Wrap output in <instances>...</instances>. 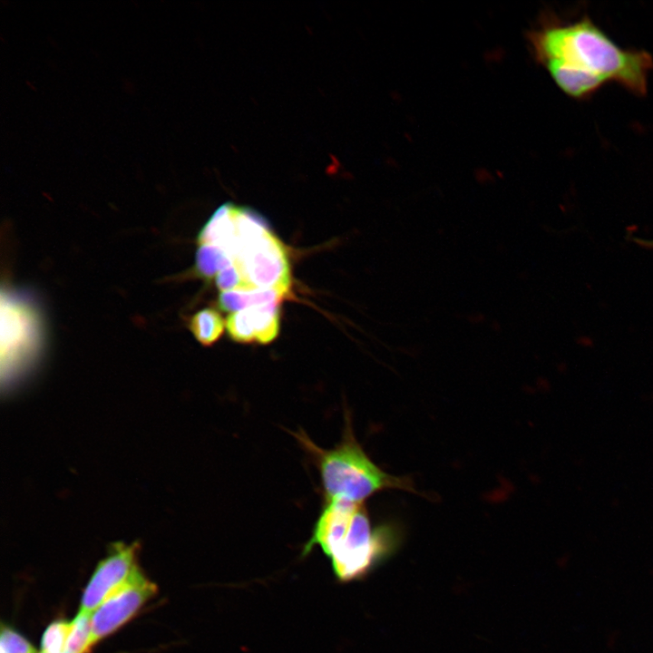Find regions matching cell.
Wrapping results in <instances>:
<instances>
[{"instance_id":"1","label":"cell","mask_w":653,"mask_h":653,"mask_svg":"<svg viewBox=\"0 0 653 653\" xmlns=\"http://www.w3.org/2000/svg\"><path fill=\"white\" fill-rule=\"evenodd\" d=\"M530 42L537 60L570 96L586 97L607 82L636 95L647 93L652 56L620 48L587 16L543 25L531 34Z\"/></svg>"},{"instance_id":"2","label":"cell","mask_w":653,"mask_h":653,"mask_svg":"<svg viewBox=\"0 0 653 653\" xmlns=\"http://www.w3.org/2000/svg\"><path fill=\"white\" fill-rule=\"evenodd\" d=\"M399 533L391 525L372 528L363 502L326 501L302 556L319 546L342 582L360 580L395 551Z\"/></svg>"},{"instance_id":"3","label":"cell","mask_w":653,"mask_h":653,"mask_svg":"<svg viewBox=\"0 0 653 653\" xmlns=\"http://www.w3.org/2000/svg\"><path fill=\"white\" fill-rule=\"evenodd\" d=\"M293 434L318 468L326 501L363 502L385 489L417 492L410 479L388 474L371 461L357 443L349 417L341 442L332 449L317 446L302 430Z\"/></svg>"},{"instance_id":"4","label":"cell","mask_w":653,"mask_h":653,"mask_svg":"<svg viewBox=\"0 0 653 653\" xmlns=\"http://www.w3.org/2000/svg\"><path fill=\"white\" fill-rule=\"evenodd\" d=\"M229 257L240 273L245 290L271 288L289 294V259L283 243L270 230L237 242Z\"/></svg>"},{"instance_id":"5","label":"cell","mask_w":653,"mask_h":653,"mask_svg":"<svg viewBox=\"0 0 653 653\" xmlns=\"http://www.w3.org/2000/svg\"><path fill=\"white\" fill-rule=\"evenodd\" d=\"M139 543L112 544L106 558L99 562L81 600V610L93 613L107 598L127 583L140 570L137 565Z\"/></svg>"},{"instance_id":"6","label":"cell","mask_w":653,"mask_h":653,"mask_svg":"<svg viewBox=\"0 0 653 653\" xmlns=\"http://www.w3.org/2000/svg\"><path fill=\"white\" fill-rule=\"evenodd\" d=\"M154 583L139 570L92 613V640L110 635L127 622L156 592Z\"/></svg>"},{"instance_id":"7","label":"cell","mask_w":653,"mask_h":653,"mask_svg":"<svg viewBox=\"0 0 653 653\" xmlns=\"http://www.w3.org/2000/svg\"><path fill=\"white\" fill-rule=\"evenodd\" d=\"M25 307L6 300L2 303V364L11 371L20 355L25 351L31 332V314Z\"/></svg>"},{"instance_id":"8","label":"cell","mask_w":653,"mask_h":653,"mask_svg":"<svg viewBox=\"0 0 653 653\" xmlns=\"http://www.w3.org/2000/svg\"><path fill=\"white\" fill-rule=\"evenodd\" d=\"M288 294L278 289H238L220 292L218 299L221 310L234 313L249 307L280 303Z\"/></svg>"},{"instance_id":"9","label":"cell","mask_w":653,"mask_h":653,"mask_svg":"<svg viewBox=\"0 0 653 653\" xmlns=\"http://www.w3.org/2000/svg\"><path fill=\"white\" fill-rule=\"evenodd\" d=\"M278 306L279 303H271L246 308L256 342L268 344L277 337L279 330Z\"/></svg>"},{"instance_id":"10","label":"cell","mask_w":653,"mask_h":653,"mask_svg":"<svg viewBox=\"0 0 653 653\" xmlns=\"http://www.w3.org/2000/svg\"><path fill=\"white\" fill-rule=\"evenodd\" d=\"M225 327L226 323L221 315L210 307L196 312L189 321L190 330L205 346L213 345L221 336Z\"/></svg>"},{"instance_id":"11","label":"cell","mask_w":653,"mask_h":653,"mask_svg":"<svg viewBox=\"0 0 653 653\" xmlns=\"http://www.w3.org/2000/svg\"><path fill=\"white\" fill-rule=\"evenodd\" d=\"M231 265H233L232 259L220 248L209 244L199 245L195 269L201 278L205 279L215 278L219 271Z\"/></svg>"},{"instance_id":"12","label":"cell","mask_w":653,"mask_h":653,"mask_svg":"<svg viewBox=\"0 0 653 653\" xmlns=\"http://www.w3.org/2000/svg\"><path fill=\"white\" fill-rule=\"evenodd\" d=\"M93 645L92 614L80 610L71 622L64 653H86Z\"/></svg>"},{"instance_id":"13","label":"cell","mask_w":653,"mask_h":653,"mask_svg":"<svg viewBox=\"0 0 653 653\" xmlns=\"http://www.w3.org/2000/svg\"><path fill=\"white\" fill-rule=\"evenodd\" d=\"M71 623L63 620L53 622L42 638V653H64Z\"/></svg>"},{"instance_id":"14","label":"cell","mask_w":653,"mask_h":653,"mask_svg":"<svg viewBox=\"0 0 653 653\" xmlns=\"http://www.w3.org/2000/svg\"><path fill=\"white\" fill-rule=\"evenodd\" d=\"M226 329L229 337L236 342H256L246 309L231 313L227 318Z\"/></svg>"},{"instance_id":"15","label":"cell","mask_w":653,"mask_h":653,"mask_svg":"<svg viewBox=\"0 0 653 653\" xmlns=\"http://www.w3.org/2000/svg\"><path fill=\"white\" fill-rule=\"evenodd\" d=\"M1 653H36L35 648L19 633L8 627H2Z\"/></svg>"},{"instance_id":"16","label":"cell","mask_w":653,"mask_h":653,"mask_svg":"<svg viewBox=\"0 0 653 653\" xmlns=\"http://www.w3.org/2000/svg\"><path fill=\"white\" fill-rule=\"evenodd\" d=\"M215 282L221 292L245 289L240 273L234 265L219 271L215 277Z\"/></svg>"},{"instance_id":"17","label":"cell","mask_w":653,"mask_h":653,"mask_svg":"<svg viewBox=\"0 0 653 653\" xmlns=\"http://www.w3.org/2000/svg\"><path fill=\"white\" fill-rule=\"evenodd\" d=\"M632 240L634 242H636L638 245H639L640 247L653 249V239L632 238Z\"/></svg>"}]
</instances>
